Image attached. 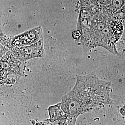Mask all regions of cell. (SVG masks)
<instances>
[{"instance_id":"6da1fadb","label":"cell","mask_w":125,"mask_h":125,"mask_svg":"<svg viewBox=\"0 0 125 125\" xmlns=\"http://www.w3.org/2000/svg\"><path fill=\"white\" fill-rule=\"evenodd\" d=\"M111 83L99 78L95 72L76 75L75 85L63 96L61 108L68 118L77 121L81 114L111 104Z\"/></svg>"},{"instance_id":"7a4b0ae2","label":"cell","mask_w":125,"mask_h":125,"mask_svg":"<svg viewBox=\"0 0 125 125\" xmlns=\"http://www.w3.org/2000/svg\"><path fill=\"white\" fill-rule=\"evenodd\" d=\"M113 22L105 13L95 14L87 22L81 31V42L84 52L102 47L114 52Z\"/></svg>"},{"instance_id":"3957f363","label":"cell","mask_w":125,"mask_h":125,"mask_svg":"<svg viewBox=\"0 0 125 125\" xmlns=\"http://www.w3.org/2000/svg\"><path fill=\"white\" fill-rule=\"evenodd\" d=\"M10 52L23 62L32 58L42 57L45 54L43 39L32 45L13 48Z\"/></svg>"},{"instance_id":"277c9868","label":"cell","mask_w":125,"mask_h":125,"mask_svg":"<svg viewBox=\"0 0 125 125\" xmlns=\"http://www.w3.org/2000/svg\"><path fill=\"white\" fill-rule=\"evenodd\" d=\"M43 36L42 27H37L16 36L11 42V48L32 45L42 39Z\"/></svg>"},{"instance_id":"5b68a950","label":"cell","mask_w":125,"mask_h":125,"mask_svg":"<svg viewBox=\"0 0 125 125\" xmlns=\"http://www.w3.org/2000/svg\"><path fill=\"white\" fill-rule=\"evenodd\" d=\"M36 125H68L67 121L57 120L51 121L48 119L43 122L39 123Z\"/></svg>"},{"instance_id":"8992f818","label":"cell","mask_w":125,"mask_h":125,"mask_svg":"<svg viewBox=\"0 0 125 125\" xmlns=\"http://www.w3.org/2000/svg\"><path fill=\"white\" fill-rule=\"evenodd\" d=\"M15 81L12 79L0 73V85L14 84Z\"/></svg>"}]
</instances>
